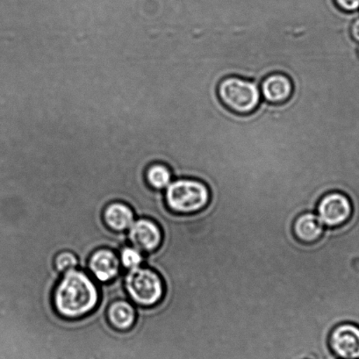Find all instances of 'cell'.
<instances>
[{
    "instance_id": "obj_1",
    "label": "cell",
    "mask_w": 359,
    "mask_h": 359,
    "mask_svg": "<svg viewBox=\"0 0 359 359\" xmlns=\"http://www.w3.org/2000/svg\"><path fill=\"white\" fill-rule=\"evenodd\" d=\"M100 302L99 283L80 268L62 274L51 296L55 313L67 320H78L89 316L95 311Z\"/></svg>"
},
{
    "instance_id": "obj_2",
    "label": "cell",
    "mask_w": 359,
    "mask_h": 359,
    "mask_svg": "<svg viewBox=\"0 0 359 359\" xmlns=\"http://www.w3.org/2000/svg\"><path fill=\"white\" fill-rule=\"evenodd\" d=\"M217 95L223 106L241 115L253 113L262 101L259 85L238 76H224L219 80Z\"/></svg>"
},
{
    "instance_id": "obj_3",
    "label": "cell",
    "mask_w": 359,
    "mask_h": 359,
    "mask_svg": "<svg viewBox=\"0 0 359 359\" xmlns=\"http://www.w3.org/2000/svg\"><path fill=\"white\" fill-rule=\"evenodd\" d=\"M167 208L180 215L195 214L208 205L210 191L202 181L180 177L169 184L165 193Z\"/></svg>"
},
{
    "instance_id": "obj_4",
    "label": "cell",
    "mask_w": 359,
    "mask_h": 359,
    "mask_svg": "<svg viewBox=\"0 0 359 359\" xmlns=\"http://www.w3.org/2000/svg\"><path fill=\"white\" fill-rule=\"evenodd\" d=\"M128 298L135 306L151 308L159 304L165 295L163 278L152 268L140 266L128 270L123 276Z\"/></svg>"
},
{
    "instance_id": "obj_5",
    "label": "cell",
    "mask_w": 359,
    "mask_h": 359,
    "mask_svg": "<svg viewBox=\"0 0 359 359\" xmlns=\"http://www.w3.org/2000/svg\"><path fill=\"white\" fill-rule=\"evenodd\" d=\"M353 212L351 201L346 194L333 191L320 198L316 212L325 228L343 226L351 219Z\"/></svg>"
},
{
    "instance_id": "obj_6",
    "label": "cell",
    "mask_w": 359,
    "mask_h": 359,
    "mask_svg": "<svg viewBox=\"0 0 359 359\" xmlns=\"http://www.w3.org/2000/svg\"><path fill=\"white\" fill-rule=\"evenodd\" d=\"M126 233L128 243L144 254L154 252L162 245V229L151 218L135 219Z\"/></svg>"
},
{
    "instance_id": "obj_7",
    "label": "cell",
    "mask_w": 359,
    "mask_h": 359,
    "mask_svg": "<svg viewBox=\"0 0 359 359\" xmlns=\"http://www.w3.org/2000/svg\"><path fill=\"white\" fill-rule=\"evenodd\" d=\"M86 269L99 284L111 283L121 275L118 254L109 248H99L90 254Z\"/></svg>"
},
{
    "instance_id": "obj_8",
    "label": "cell",
    "mask_w": 359,
    "mask_h": 359,
    "mask_svg": "<svg viewBox=\"0 0 359 359\" xmlns=\"http://www.w3.org/2000/svg\"><path fill=\"white\" fill-rule=\"evenodd\" d=\"M329 346L337 359H359V326L344 323L334 327L330 334Z\"/></svg>"
},
{
    "instance_id": "obj_9",
    "label": "cell",
    "mask_w": 359,
    "mask_h": 359,
    "mask_svg": "<svg viewBox=\"0 0 359 359\" xmlns=\"http://www.w3.org/2000/svg\"><path fill=\"white\" fill-rule=\"evenodd\" d=\"M261 95L270 104H282L290 99L294 86L287 75L273 72L264 76L259 85Z\"/></svg>"
},
{
    "instance_id": "obj_10",
    "label": "cell",
    "mask_w": 359,
    "mask_h": 359,
    "mask_svg": "<svg viewBox=\"0 0 359 359\" xmlns=\"http://www.w3.org/2000/svg\"><path fill=\"white\" fill-rule=\"evenodd\" d=\"M104 224L115 233H127L135 221L133 208L123 201H113L104 207Z\"/></svg>"
},
{
    "instance_id": "obj_11",
    "label": "cell",
    "mask_w": 359,
    "mask_h": 359,
    "mask_svg": "<svg viewBox=\"0 0 359 359\" xmlns=\"http://www.w3.org/2000/svg\"><path fill=\"white\" fill-rule=\"evenodd\" d=\"M325 226L316 212H305L295 219L292 230L296 238L302 243H313L322 237Z\"/></svg>"
},
{
    "instance_id": "obj_12",
    "label": "cell",
    "mask_w": 359,
    "mask_h": 359,
    "mask_svg": "<svg viewBox=\"0 0 359 359\" xmlns=\"http://www.w3.org/2000/svg\"><path fill=\"white\" fill-rule=\"evenodd\" d=\"M144 177L149 187L163 191L172 182L173 174L172 170L165 163H152L146 170Z\"/></svg>"
},
{
    "instance_id": "obj_13",
    "label": "cell",
    "mask_w": 359,
    "mask_h": 359,
    "mask_svg": "<svg viewBox=\"0 0 359 359\" xmlns=\"http://www.w3.org/2000/svg\"><path fill=\"white\" fill-rule=\"evenodd\" d=\"M121 266L126 270L135 269L144 263V254L132 245L121 247L118 252Z\"/></svg>"
},
{
    "instance_id": "obj_14",
    "label": "cell",
    "mask_w": 359,
    "mask_h": 359,
    "mask_svg": "<svg viewBox=\"0 0 359 359\" xmlns=\"http://www.w3.org/2000/svg\"><path fill=\"white\" fill-rule=\"evenodd\" d=\"M53 266L55 270L62 275L66 271L79 268V259L76 254L69 252V250H62V252L55 254Z\"/></svg>"
},
{
    "instance_id": "obj_15",
    "label": "cell",
    "mask_w": 359,
    "mask_h": 359,
    "mask_svg": "<svg viewBox=\"0 0 359 359\" xmlns=\"http://www.w3.org/2000/svg\"><path fill=\"white\" fill-rule=\"evenodd\" d=\"M337 8L345 13H355L359 9V0H333Z\"/></svg>"
},
{
    "instance_id": "obj_16",
    "label": "cell",
    "mask_w": 359,
    "mask_h": 359,
    "mask_svg": "<svg viewBox=\"0 0 359 359\" xmlns=\"http://www.w3.org/2000/svg\"><path fill=\"white\" fill-rule=\"evenodd\" d=\"M350 34L355 43H359V17L354 16L350 25Z\"/></svg>"
},
{
    "instance_id": "obj_17",
    "label": "cell",
    "mask_w": 359,
    "mask_h": 359,
    "mask_svg": "<svg viewBox=\"0 0 359 359\" xmlns=\"http://www.w3.org/2000/svg\"><path fill=\"white\" fill-rule=\"evenodd\" d=\"M358 53L359 55V47H358Z\"/></svg>"
}]
</instances>
